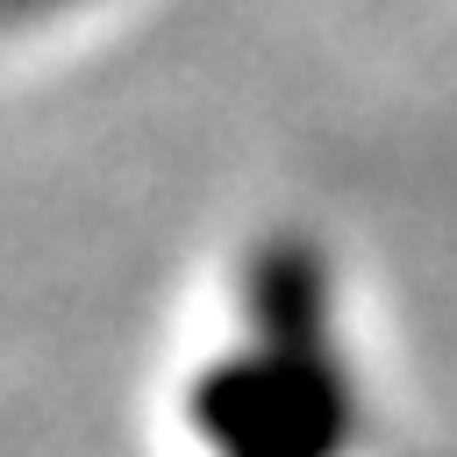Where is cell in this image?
<instances>
[{"instance_id":"obj_1","label":"cell","mask_w":457,"mask_h":457,"mask_svg":"<svg viewBox=\"0 0 457 457\" xmlns=\"http://www.w3.org/2000/svg\"><path fill=\"white\" fill-rule=\"evenodd\" d=\"M43 7H71V0H14V14H43Z\"/></svg>"}]
</instances>
